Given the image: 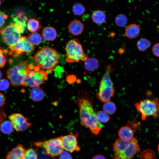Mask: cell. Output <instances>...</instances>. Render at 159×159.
I'll use <instances>...</instances> for the list:
<instances>
[{"instance_id":"836d02e7","label":"cell","mask_w":159,"mask_h":159,"mask_svg":"<svg viewBox=\"0 0 159 159\" xmlns=\"http://www.w3.org/2000/svg\"><path fill=\"white\" fill-rule=\"evenodd\" d=\"M9 81L5 79H3L0 80V90L2 91L7 90L9 87Z\"/></svg>"},{"instance_id":"d4e9b609","label":"cell","mask_w":159,"mask_h":159,"mask_svg":"<svg viewBox=\"0 0 159 159\" xmlns=\"http://www.w3.org/2000/svg\"><path fill=\"white\" fill-rule=\"evenodd\" d=\"M151 44L150 42L146 38H142L138 40L137 42V47L140 51L144 52L149 48Z\"/></svg>"},{"instance_id":"d6a6232c","label":"cell","mask_w":159,"mask_h":159,"mask_svg":"<svg viewBox=\"0 0 159 159\" xmlns=\"http://www.w3.org/2000/svg\"><path fill=\"white\" fill-rule=\"evenodd\" d=\"M38 155L35 150L32 148H29L25 151L23 159H37Z\"/></svg>"},{"instance_id":"603a6c76","label":"cell","mask_w":159,"mask_h":159,"mask_svg":"<svg viewBox=\"0 0 159 159\" xmlns=\"http://www.w3.org/2000/svg\"><path fill=\"white\" fill-rule=\"evenodd\" d=\"M8 54L15 58V55L11 51L4 49L0 46V68L4 67L6 65L7 59L6 56Z\"/></svg>"},{"instance_id":"ab89813d","label":"cell","mask_w":159,"mask_h":159,"mask_svg":"<svg viewBox=\"0 0 159 159\" xmlns=\"http://www.w3.org/2000/svg\"><path fill=\"white\" fill-rule=\"evenodd\" d=\"M3 76V74L2 72L0 70V80H1V78H2Z\"/></svg>"},{"instance_id":"5b68a950","label":"cell","mask_w":159,"mask_h":159,"mask_svg":"<svg viewBox=\"0 0 159 159\" xmlns=\"http://www.w3.org/2000/svg\"><path fill=\"white\" fill-rule=\"evenodd\" d=\"M112 70L111 66H107L100 82L98 92L96 94L98 99L105 103L110 101L111 97H113L115 92L110 76Z\"/></svg>"},{"instance_id":"60d3db41","label":"cell","mask_w":159,"mask_h":159,"mask_svg":"<svg viewBox=\"0 0 159 159\" xmlns=\"http://www.w3.org/2000/svg\"><path fill=\"white\" fill-rule=\"evenodd\" d=\"M158 150L159 152V144H158Z\"/></svg>"},{"instance_id":"484cf974","label":"cell","mask_w":159,"mask_h":159,"mask_svg":"<svg viewBox=\"0 0 159 159\" xmlns=\"http://www.w3.org/2000/svg\"><path fill=\"white\" fill-rule=\"evenodd\" d=\"M28 38L30 42L34 46L39 44L42 40V37L40 34L36 32L29 34Z\"/></svg>"},{"instance_id":"8992f818","label":"cell","mask_w":159,"mask_h":159,"mask_svg":"<svg viewBox=\"0 0 159 159\" xmlns=\"http://www.w3.org/2000/svg\"><path fill=\"white\" fill-rule=\"evenodd\" d=\"M66 58L67 63L77 62L80 61H85L88 58L79 40L73 38L67 43L65 47Z\"/></svg>"},{"instance_id":"277c9868","label":"cell","mask_w":159,"mask_h":159,"mask_svg":"<svg viewBox=\"0 0 159 159\" xmlns=\"http://www.w3.org/2000/svg\"><path fill=\"white\" fill-rule=\"evenodd\" d=\"M34 67L32 63L28 64L27 60L21 61L18 64L7 70V77L14 87L22 86L28 72L33 69Z\"/></svg>"},{"instance_id":"ffe728a7","label":"cell","mask_w":159,"mask_h":159,"mask_svg":"<svg viewBox=\"0 0 159 159\" xmlns=\"http://www.w3.org/2000/svg\"><path fill=\"white\" fill-rule=\"evenodd\" d=\"M44 90L39 87L32 88L30 93V97L34 102L41 101L44 98Z\"/></svg>"},{"instance_id":"7402d4cb","label":"cell","mask_w":159,"mask_h":159,"mask_svg":"<svg viewBox=\"0 0 159 159\" xmlns=\"http://www.w3.org/2000/svg\"><path fill=\"white\" fill-rule=\"evenodd\" d=\"M92 18L95 23L97 24H101L105 22L106 16L104 11L101 10H97L92 12Z\"/></svg>"},{"instance_id":"30bf717a","label":"cell","mask_w":159,"mask_h":159,"mask_svg":"<svg viewBox=\"0 0 159 159\" xmlns=\"http://www.w3.org/2000/svg\"><path fill=\"white\" fill-rule=\"evenodd\" d=\"M21 33L13 23L2 27L0 29V34L3 42L9 47L14 46L21 38Z\"/></svg>"},{"instance_id":"ac0fdd59","label":"cell","mask_w":159,"mask_h":159,"mask_svg":"<svg viewBox=\"0 0 159 159\" xmlns=\"http://www.w3.org/2000/svg\"><path fill=\"white\" fill-rule=\"evenodd\" d=\"M120 138L126 141H129L133 138L134 132L131 127L124 126L120 129L118 132Z\"/></svg>"},{"instance_id":"4316f807","label":"cell","mask_w":159,"mask_h":159,"mask_svg":"<svg viewBox=\"0 0 159 159\" xmlns=\"http://www.w3.org/2000/svg\"><path fill=\"white\" fill-rule=\"evenodd\" d=\"M13 126L10 121L5 120L3 122L0 126V129L1 132L5 134L11 133L13 130Z\"/></svg>"},{"instance_id":"cb8c5ba5","label":"cell","mask_w":159,"mask_h":159,"mask_svg":"<svg viewBox=\"0 0 159 159\" xmlns=\"http://www.w3.org/2000/svg\"><path fill=\"white\" fill-rule=\"evenodd\" d=\"M40 27L38 21L35 19H31L27 22V28L28 30L31 32L36 33Z\"/></svg>"},{"instance_id":"5bb4252c","label":"cell","mask_w":159,"mask_h":159,"mask_svg":"<svg viewBox=\"0 0 159 159\" xmlns=\"http://www.w3.org/2000/svg\"><path fill=\"white\" fill-rule=\"evenodd\" d=\"M26 150L21 144H19L8 152L6 159H23Z\"/></svg>"},{"instance_id":"1f68e13d","label":"cell","mask_w":159,"mask_h":159,"mask_svg":"<svg viewBox=\"0 0 159 159\" xmlns=\"http://www.w3.org/2000/svg\"><path fill=\"white\" fill-rule=\"evenodd\" d=\"M85 11L84 6L79 3H75L73 6V12L76 15H81L85 12Z\"/></svg>"},{"instance_id":"f35d334b","label":"cell","mask_w":159,"mask_h":159,"mask_svg":"<svg viewBox=\"0 0 159 159\" xmlns=\"http://www.w3.org/2000/svg\"><path fill=\"white\" fill-rule=\"evenodd\" d=\"M92 159H106L103 155H97L95 156Z\"/></svg>"},{"instance_id":"9c48e42d","label":"cell","mask_w":159,"mask_h":159,"mask_svg":"<svg viewBox=\"0 0 159 159\" xmlns=\"http://www.w3.org/2000/svg\"><path fill=\"white\" fill-rule=\"evenodd\" d=\"M37 65L34 69L30 70L27 74L22 86L31 87H39L48 78L47 72Z\"/></svg>"},{"instance_id":"d6986e66","label":"cell","mask_w":159,"mask_h":159,"mask_svg":"<svg viewBox=\"0 0 159 159\" xmlns=\"http://www.w3.org/2000/svg\"><path fill=\"white\" fill-rule=\"evenodd\" d=\"M57 35V33L55 29L52 27H46L43 30L42 36L45 40L53 41L56 39Z\"/></svg>"},{"instance_id":"6da1fadb","label":"cell","mask_w":159,"mask_h":159,"mask_svg":"<svg viewBox=\"0 0 159 159\" xmlns=\"http://www.w3.org/2000/svg\"><path fill=\"white\" fill-rule=\"evenodd\" d=\"M79 108L80 123L83 126L89 128L93 134H98L103 125L97 120L92 101L87 92H82L76 99Z\"/></svg>"},{"instance_id":"52a82bcc","label":"cell","mask_w":159,"mask_h":159,"mask_svg":"<svg viewBox=\"0 0 159 159\" xmlns=\"http://www.w3.org/2000/svg\"><path fill=\"white\" fill-rule=\"evenodd\" d=\"M135 106L143 120L148 116H153L155 118L159 117V100L157 98L140 100L136 103Z\"/></svg>"},{"instance_id":"44dd1931","label":"cell","mask_w":159,"mask_h":159,"mask_svg":"<svg viewBox=\"0 0 159 159\" xmlns=\"http://www.w3.org/2000/svg\"><path fill=\"white\" fill-rule=\"evenodd\" d=\"M84 65L87 71H92L98 69L99 67V63L96 58L88 57L84 61Z\"/></svg>"},{"instance_id":"d590c367","label":"cell","mask_w":159,"mask_h":159,"mask_svg":"<svg viewBox=\"0 0 159 159\" xmlns=\"http://www.w3.org/2000/svg\"><path fill=\"white\" fill-rule=\"evenodd\" d=\"M59 159H72L71 155L67 151L63 150L59 155Z\"/></svg>"},{"instance_id":"4dcf8cb0","label":"cell","mask_w":159,"mask_h":159,"mask_svg":"<svg viewBox=\"0 0 159 159\" xmlns=\"http://www.w3.org/2000/svg\"><path fill=\"white\" fill-rule=\"evenodd\" d=\"M96 113L97 120L100 122L105 123L110 119L108 114L104 111H99L97 112Z\"/></svg>"},{"instance_id":"e0dca14e","label":"cell","mask_w":159,"mask_h":159,"mask_svg":"<svg viewBox=\"0 0 159 159\" xmlns=\"http://www.w3.org/2000/svg\"><path fill=\"white\" fill-rule=\"evenodd\" d=\"M84 28L83 23L80 21L74 20L69 23L68 29L70 32L75 35L80 34L83 31Z\"/></svg>"},{"instance_id":"ba28073f","label":"cell","mask_w":159,"mask_h":159,"mask_svg":"<svg viewBox=\"0 0 159 159\" xmlns=\"http://www.w3.org/2000/svg\"><path fill=\"white\" fill-rule=\"evenodd\" d=\"M33 144L36 148L44 149L45 154L52 157L59 155L64 150L60 137L35 142Z\"/></svg>"},{"instance_id":"e575fe53","label":"cell","mask_w":159,"mask_h":159,"mask_svg":"<svg viewBox=\"0 0 159 159\" xmlns=\"http://www.w3.org/2000/svg\"><path fill=\"white\" fill-rule=\"evenodd\" d=\"M9 17V15L0 11V28L4 25Z\"/></svg>"},{"instance_id":"74e56055","label":"cell","mask_w":159,"mask_h":159,"mask_svg":"<svg viewBox=\"0 0 159 159\" xmlns=\"http://www.w3.org/2000/svg\"><path fill=\"white\" fill-rule=\"evenodd\" d=\"M6 100V97L2 93L0 92V107L4 105Z\"/></svg>"},{"instance_id":"83f0119b","label":"cell","mask_w":159,"mask_h":159,"mask_svg":"<svg viewBox=\"0 0 159 159\" xmlns=\"http://www.w3.org/2000/svg\"><path fill=\"white\" fill-rule=\"evenodd\" d=\"M104 112L110 115L113 114L116 111V107L112 102L109 101L105 103L103 106Z\"/></svg>"},{"instance_id":"7a4b0ae2","label":"cell","mask_w":159,"mask_h":159,"mask_svg":"<svg viewBox=\"0 0 159 159\" xmlns=\"http://www.w3.org/2000/svg\"><path fill=\"white\" fill-rule=\"evenodd\" d=\"M32 58L40 68L51 73L58 63L59 56L55 49L47 46L37 51Z\"/></svg>"},{"instance_id":"f1b7e54d","label":"cell","mask_w":159,"mask_h":159,"mask_svg":"<svg viewBox=\"0 0 159 159\" xmlns=\"http://www.w3.org/2000/svg\"><path fill=\"white\" fill-rule=\"evenodd\" d=\"M115 22L118 26L123 27L125 26L127 23V18L124 14H118L115 17Z\"/></svg>"},{"instance_id":"f546056e","label":"cell","mask_w":159,"mask_h":159,"mask_svg":"<svg viewBox=\"0 0 159 159\" xmlns=\"http://www.w3.org/2000/svg\"><path fill=\"white\" fill-rule=\"evenodd\" d=\"M140 159H156L155 154L152 149H146L140 154Z\"/></svg>"},{"instance_id":"3957f363","label":"cell","mask_w":159,"mask_h":159,"mask_svg":"<svg viewBox=\"0 0 159 159\" xmlns=\"http://www.w3.org/2000/svg\"><path fill=\"white\" fill-rule=\"evenodd\" d=\"M113 159H132L140 149L137 140L133 138L129 141L117 139L113 145Z\"/></svg>"},{"instance_id":"7c38bea8","label":"cell","mask_w":159,"mask_h":159,"mask_svg":"<svg viewBox=\"0 0 159 159\" xmlns=\"http://www.w3.org/2000/svg\"><path fill=\"white\" fill-rule=\"evenodd\" d=\"M14 128L17 132H22L28 129L32 124L28 118L20 113H14L8 116Z\"/></svg>"},{"instance_id":"7bdbcfd3","label":"cell","mask_w":159,"mask_h":159,"mask_svg":"<svg viewBox=\"0 0 159 159\" xmlns=\"http://www.w3.org/2000/svg\"><path fill=\"white\" fill-rule=\"evenodd\" d=\"M50 159H55V158H50Z\"/></svg>"},{"instance_id":"4fadbf2b","label":"cell","mask_w":159,"mask_h":159,"mask_svg":"<svg viewBox=\"0 0 159 159\" xmlns=\"http://www.w3.org/2000/svg\"><path fill=\"white\" fill-rule=\"evenodd\" d=\"M78 134H70L60 137L64 149L71 153L79 151L80 148L77 144Z\"/></svg>"},{"instance_id":"2e32d148","label":"cell","mask_w":159,"mask_h":159,"mask_svg":"<svg viewBox=\"0 0 159 159\" xmlns=\"http://www.w3.org/2000/svg\"><path fill=\"white\" fill-rule=\"evenodd\" d=\"M140 32V26L138 24L132 23L128 25L126 27L124 34L130 39L136 38L139 35Z\"/></svg>"},{"instance_id":"8fae6325","label":"cell","mask_w":159,"mask_h":159,"mask_svg":"<svg viewBox=\"0 0 159 159\" xmlns=\"http://www.w3.org/2000/svg\"><path fill=\"white\" fill-rule=\"evenodd\" d=\"M9 48L17 58L23 54L32 52L34 49L35 47L30 42L28 38L21 36L14 46Z\"/></svg>"},{"instance_id":"9a60e30c","label":"cell","mask_w":159,"mask_h":159,"mask_svg":"<svg viewBox=\"0 0 159 159\" xmlns=\"http://www.w3.org/2000/svg\"><path fill=\"white\" fill-rule=\"evenodd\" d=\"M12 17L14 22L13 23L19 29L21 33H23L26 26V16L23 15L22 12H18Z\"/></svg>"},{"instance_id":"8d00e7d4","label":"cell","mask_w":159,"mask_h":159,"mask_svg":"<svg viewBox=\"0 0 159 159\" xmlns=\"http://www.w3.org/2000/svg\"><path fill=\"white\" fill-rule=\"evenodd\" d=\"M152 51L154 56L159 57V43L154 44L152 47Z\"/></svg>"},{"instance_id":"b9f144b4","label":"cell","mask_w":159,"mask_h":159,"mask_svg":"<svg viewBox=\"0 0 159 159\" xmlns=\"http://www.w3.org/2000/svg\"><path fill=\"white\" fill-rule=\"evenodd\" d=\"M1 1L0 0V6H1Z\"/></svg>"}]
</instances>
